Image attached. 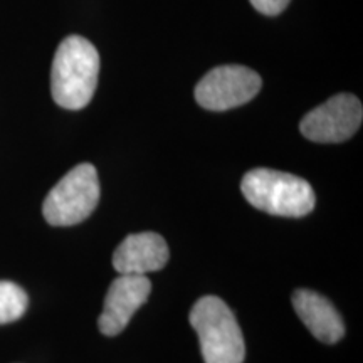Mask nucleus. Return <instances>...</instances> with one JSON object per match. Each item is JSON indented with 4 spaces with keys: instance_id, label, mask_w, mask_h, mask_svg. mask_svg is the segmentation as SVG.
I'll return each instance as SVG.
<instances>
[{
    "instance_id": "nucleus-11",
    "label": "nucleus",
    "mask_w": 363,
    "mask_h": 363,
    "mask_svg": "<svg viewBox=\"0 0 363 363\" xmlns=\"http://www.w3.org/2000/svg\"><path fill=\"white\" fill-rule=\"evenodd\" d=\"M249 2L257 12L264 13V16H278L288 7L291 0H249Z\"/></svg>"
},
{
    "instance_id": "nucleus-7",
    "label": "nucleus",
    "mask_w": 363,
    "mask_h": 363,
    "mask_svg": "<svg viewBox=\"0 0 363 363\" xmlns=\"http://www.w3.org/2000/svg\"><path fill=\"white\" fill-rule=\"evenodd\" d=\"M152 291L147 276L120 274L108 288L98 328L106 337H116L128 326L138 308H142Z\"/></svg>"
},
{
    "instance_id": "nucleus-5",
    "label": "nucleus",
    "mask_w": 363,
    "mask_h": 363,
    "mask_svg": "<svg viewBox=\"0 0 363 363\" xmlns=\"http://www.w3.org/2000/svg\"><path fill=\"white\" fill-rule=\"evenodd\" d=\"M261 86V76L246 66H219L199 81L195 99L208 111H227L251 101Z\"/></svg>"
},
{
    "instance_id": "nucleus-3",
    "label": "nucleus",
    "mask_w": 363,
    "mask_h": 363,
    "mask_svg": "<svg viewBox=\"0 0 363 363\" xmlns=\"http://www.w3.org/2000/svg\"><path fill=\"white\" fill-rule=\"evenodd\" d=\"M190 325L199 335L206 363H242L246 358L242 331L234 313L217 296H202L190 310Z\"/></svg>"
},
{
    "instance_id": "nucleus-2",
    "label": "nucleus",
    "mask_w": 363,
    "mask_h": 363,
    "mask_svg": "<svg viewBox=\"0 0 363 363\" xmlns=\"http://www.w3.org/2000/svg\"><path fill=\"white\" fill-rule=\"evenodd\" d=\"M240 192L252 207L279 217H305L316 203L315 190L305 179L271 169L247 172Z\"/></svg>"
},
{
    "instance_id": "nucleus-9",
    "label": "nucleus",
    "mask_w": 363,
    "mask_h": 363,
    "mask_svg": "<svg viewBox=\"0 0 363 363\" xmlns=\"http://www.w3.org/2000/svg\"><path fill=\"white\" fill-rule=\"evenodd\" d=\"M291 301L299 320L306 325L316 340L333 345L343 338L345 325L342 316L320 293L303 288L296 289Z\"/></svg>"
},
{
    "instance_id": "nucleus-8",
    "label": "nucleus",
    "mask_w": 363,
    "mask_h": 363,
    "mask_svg": "<svg viewBox=\"0 0 363 363\" xmlns=\"http://www.w3.org/2000/svg\"><path fill=\"white\" fill-rule=\"evenodd\" d=\"M169 257V246L160 234H131L113 252V267L120 274L145 276L163 269Z\"/></svg>"
},
{
    "instance_id": "nucleus-6",
    "label": "nucleus",
    "mask_w": 363,
    "mask_h": 363,
    "mask_svg": "<svg viewBox=\"0 0 363 363\" xmlns=\"http://www.w3.org/2000/svg\"><path fill=\"white\" fill-rule=\"evenodd\" d=\"M363 108L353 94L342 93L311 110L299 123V131L310 142L342 143L360 128Z\"/></svg>"
},
{
    "instance_id": "nucleus-10",
    "label": "nucleus",
    "mask_w": 363,
    "mask_h": 363,
    "mask_svg": "<svg viewBox=\"0 0 363 363\" xmlns=\"http://www.w3.org/2000/svg\"><path fill=\"white\" fill-rule=\"evenodd\" d=\"M29 298L21 286L11 281H0V325L12 323L22 318Z\"/></svg>"
},
{
    "instance_id": "nucleus-1",
    "label": "nucleus",
    "mask_w": 363,
    "mask_h": 363,
    "mask_svg": "<svg viewBox=\"0 0 363 363\" xmlns=\"http://www.w3.org/2000/svg\"><path fill=\"white\" fill-rule=\"evenodd\" d=\"M99 76V54L88 39L69 35L59 44L51 71L54 101L65 110L78 111L93 99Z\"/></svg>"
},
{
    "instance_id": "nucleus-4",
    "label": "nucleus",
    "mask_w": 363,
    "mask_h": 363,
    "mask_svg": "<svg viewBox=\"0 0 363 363\" xmlns=\"http://www.w3.org/2000/svg\"><path fill=\"white\" fill-rule=\"evenodd\" d=\"M98 172L91 163H79L54 185L43 203L44 219L67 227L83 222L99 202Z\"/></svg>"
}]
</instances>
